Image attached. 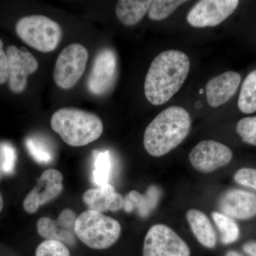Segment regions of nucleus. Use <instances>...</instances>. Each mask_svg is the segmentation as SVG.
Returning a JSON list of instances; mask_svg holds the SVG:
<instances>
[{
    "label": "nucleus",
    "mask_w": 256,
    "mask_h": 256,
    "mask_svg": "<svg viewBox=\"0 0 256 256\" xmlns=\"http://www.w3.org/2000/svg\"><path fill=\"white\" fill-rule=\"evenodd\" d=\"M190 68V58L181 50H165L156 56L144 80L146 100L154 106L169 101L182 86Z\"/></svg>",
    "instance_id": "1"
},
{
    "label": "nucleus",
    "mask_w": 256,
    "mask_h": 256,
    "mask_svg": "<svg viewBox=\"0 0 256 256\" xmlns=\"http://www.w3.org/2000/svg\"><path fill=\"white\" fill-rule=\"evenodd\" d=\"M192 126L188 111L172 106L160 112L146 127L143 143L153 156H162L180 146L188 137Z\"/></svg>",
    "instance_id": "2"
},
{
    "label": "nucleus",
    "mask_w": 256,
    "mask_h": 256,
    "mask_svg": "<svg viewBox=\"0 0 256 256\" xmlns=\"http://www.w3.org/2000/svg\"><path fill=\"white\" fill-rule=\"evenodd\" d=\"M50 126L64 142L72 146H87L98 139L104 132V124L98 116L74 108L56 111L50 119Z\"/></svg>",
    "instance_id": "3"
},
{
    "label": "nucleus",
    "mask_w": 256,
    "mask_h": 256,
    "mask_svg": "<svg viewBox=\"0 0 256 256\" xmlns=\"http://www.w3.org/2000/svg\"><path fill=\"white\" fill-rule=\"evenodd\" d=\"M75 233L87 246L102 250L118 242L121 226L114 218L96 210H87L77 217Z\"/></svg>",
    "instance_id": "4"
},
{
    "label": "nucleus",
    "mask_w": 256,
    "mask_h": 256,
    "mask_svg": "<svg viewBox=\"0 0 256 256\" xmlns=\"http://www.w3.org/2000/svg\"><path fill=\"white\" fill-rule=\"evenodd\" d=\"M16 32L28 46L38 52L48 53L57 48L62 40V28L44 15H31L18 20Z\"/></svg>",
    "instance_id": "5"
},
{
    "label": "nucleus",
    "mask_w": 256,
    "mask_h": 256,
    "mask_svg": "<svg viewBox=\"0 0 256 256\" xmlns=\"http://www.w3.org/2000/svg\"><path fill=\"white\" fill-rule=\"evenodd\" d=\"M88 60V50L80 44H70L64 48L56 62V84L65 90L75 86L85 72Z\"/></svg>",
    "instance_id": "6"
},
{
    "label": "nucleus",
    "mask_w": 256,
    "mask_h": 256,
    "mask_svg": "<svg viewBox=\"0 0 256 256\" xmlns=\"http://www.w3.org/2000/svg\"><path fill=\"white\" fill-rule=\"evenodd\" d=\"M190 247L178 234L164 224H156L144 238L143 256H190Z\"/></svg>",
    "instance_id": "7"
},
{
    "label": "nucleus",
    "mask_w": 256,
    "mask_h": 256,
    "mask_svg": "<svg viewBox=\"0 0 256 256\" xmlns=\"http://www.w3.org/2000/svg\"><path fill=\"white\" fill-rule=\"evenodd\" d=\"M117 74L118 60L114 50L111 48L100 50L96 56L88 78V89L96 96L108 94L116 84Z\"/></svg>",
    "instance_id": "8"
},
{
    "label": "nucleus",
    "mask_w": 256,
    "mask_h": 256,
    "mask_svg": "<svg viewBox=\"0 0 256 256\" xmlns=\"http://www.w3.org/2000/svg\"><path fill=\"white\" fill-rule=\"evenodd\" d=\"M238 4V0H202L190 10L186 20L194 28L216 26L233 14Z\"/></svg>",
    "instance_id": "9"
},
{
    "label": "nucleus",
    "mask_w": 256,
    "mask_h": 256,
    "mask_svg": "<svg viewBox=\"0 0 256 256\" xmlns=\"http://www.w3.org/2000/svg\"><path fill=\"white\" fill-rule=\"evenodd\" d=\"M233 158L232 150L216 141L203 140L190 152L188 159L192 166L203 173H210L230 162Z\"/></svg>",
    "instance_id": "10"
},
{
    "label": "nucleus",
    "mask_w": 256,
    "mask_h": 256,
    "mask_svg": "<svg viewBox=\"0 0 256 256\" xmlns=\"http://www.w3.org/2000/svg\"><path fill=\"white\" fill-rule=\"evenodd\" d=\"M15 46L6 50L9 63V87L14 94L23 92L28 85V76L36 72L38 63L30 52Z\"/></svg>",
    "instance_id": "11"
},
{
    "label": "nucleus",
    "mask_w": 256,
    "mask_h": 256,
    "mask_svg": "<svg viewBox=\"0 0 256 256\" xmlns=\"http://www.w3.org/2000/svg\"><path fill=\"white\" fill-rule=\"evenodd\" d=\"M63 176L60 171L50 169L44 172L36 186L24 200L23 206L28 214L36 213L42 205L60 196L63 190Z\"/></svg>",
    "instance_id": "12"
},
{
    "label": "nucleus",
    "mask_w": 256,
    "mask_h": 256,
    "mask_svg": "<svg viewBox=\"0 0 256 256\" xmlns=\"http://www.w3.org/2000/svg\"><path fill=\"white\" fill-rule=\"evenodd\" d=\"M77 216L75 212L66 208L56 220L42 217L37 222V230L46 240H56L65 246H74L76 244L75 223Z\"/></svg>",
    "instance_id": "13"
},
{
    "label": "nucleus",
    "mask_w": 256,
    "mask_h": 256,
    "mask_svg": "<svg viewBox=\"0 0 256 256\" xmlns=\"http://www.w3.org/2000/svg\"><path fill=\"white\" fill-rule=\"evenodd\" d=\"M222 214L230 218L246 220L256 216V196L244 190L226 192L220 201Z\"/></svg>",
    "instance_id": "14"
},
{
    "label": "nucleus",
    "mask_w": 256,
    "mask_h": 256,
    "mask_svg": "<svg viewBox=\"0 0 256 256\" xmlns=\"http://www.w3.org/2000/svg\"><path fill=\"white\" fill-rule=\"evenodd\" d=\"M240 80V74L235 72H225L210 79L205 88L208 105L218 108L230 100L236 92Z\"/></svg>",
    "instance_id": "15"
},
{
    "label": "nucleus",
    "mask_w": 256,
    "mask_h": 256,
    "mask_svg": "<svg viewBox=\"0 0 256 256\" xmlns=\"http://www.w3.org/2000/svg\"><path fill=\"white\" fill-rule=\"evenodd\" d=\"M82 200L89 210L100 213L108 210L118 212L124 208V198L109 183L87 190Z\"/></svg>",
    "instance_id": "16"
},
{
    "label": "nucleus",
    "mask_w": 256,
    "mask_h": 256,
    "mask_svg": "<svg viewBox=\"0 0 256 256\" xmlns=\"http://www.w3.org/2000/svg\"><path fill=\"white\" fill-rule=\"evenodd\" d=\"M186 218L198 242L208 248H214L216 234L207 216L201 210H190L186 214Z\"/></svg>",
    "instance_id": "17"
},
{
    "label": "nucleus",
    "mask_w": 256,
    "mask_h": 256,
    "mask_svg": "<svg viewBox=\"0 0 256 256\" xmlns=\"http://www.w3.org/2000/svg\"><path fill=\"white\" fill-rule=\"evenodd\" d=\"M159 196V188L156 186L149 188L144 194L137 191H131L124 197V208L126 212L137 210L138 214L146 218L156 208Z\"/></svg>",
    "instance_id": "18"
},
{
    "label": "nucleus",
    "mask_w": 256,
    "mask_h": 256,
    "mask_svg": "<svg viewBox=\"0 0 256 256\" xmlns=\"http://www.w3.org/2000/svg\"><path fill=\"white\" fill-rule=\"evenodd\" d=\"M152 2L150 0H120L116 5V16L126 26L137 24L148 12Z\"/></svg>",
    "instance_id": "19"
},
{
    "label": "nucleus",
    "mask_w": 256,
    "mask_h": 256,
    "mask_svg": "<svg viewBox=\"0 0 256 256\" xmlns=\"http://www.w3.org/2000/svg\"><path fill=\"white\" fill-rule=\"evenodd\" d=\"M92 169V180L97 186L109 183L112 170V159L110 152H96Z\"/></svg>",
    "instance_id": "20"
},
{
    "label": "nucleus",
    "mask_w": 256,
    "mask_h": 256,
    "mask_svg": "<svg viewBox=\"0 0 256 256\" xmlns=\"http://www.w3.org/2000/svg\"><path fill=\"white\" fill-rule=\"evenodd\" d=\"M238 106L244 114L256 112V70L250 72L242 82Z\"/></svg>",
    "instance_id": "21"
},
{
    "label": "nucleus",
    "mask_w": 256,
    "mask_h": 256,
    "mask_svg": "<svg viewBox=\"0 0 256 256\" xmlns=\"http://www.w3.org/2000/svg\"><path fill=\"white\" fill-rule=\"evenodd\" d=\"M212 216L220 230L222 244L228 245L236 242L240 236V229L235 220L220 212H212Z\"/></svg>",
    "instance_id": "22"
},
{
    "label": "nucleus",
    "mask_w": 256,
    "mask_h": 256,
    "mask_svg": "<svg viewBox=\"0 0 256 256\" xmlns=\"http://www.w3.org/2000/svg\"><path fill=\"white\" fill-rule=\"evenodd\" d=\"M186 2L182 0H154L148 10V16L153 21H162L168 18L180 5Z\"/></svg>",
    "instance_id": "23"
},
{
    "label": "nucleus",
    "mask_w": 256,
    "mask_h": 256,
    "mask_svg": "<svg viewBox=\"0 0 256 256\" xmlns=\"http://www.w3.org/2000/svg\"><path fill=\"white\" fill-rule=\"evenodd\" d=\"M26 146L32 158L40 164H48L54 158L53 152L44 141L36 137L28 138Z\"/></svg>",
    "instance_id": "24"
},
{
    "label": "nucleus",
    "mask_w": 256,
    "mask_h": 256,
    "mask_svg": "<svg viewBox=\"0 0 256 256\" xmlns=\"http://www.w3.org/2000/svg\"><path fill=\"white\" fill-rule=\"evenodd\" d=\"M16 161V152L14 146L8 142L0 143V168L2 172L12 174Z\"/></svg>",
    "instance_id": "25"
},
{
    "label": "nucleus",
    "mask_w": 256,
    "mask_h": 256,
    "mask_svg": "<svg viewBox=\"0 0 256 256\" xmlns=\"http://www.w3.org/2000/svg\"><path fill=\"white\" fill-rule=\"evenodd\" d=\"M236 132L244 142L256 146V116L244 118L236 124Z\"/></svg>",
    "instance_id": "26"
},
{
    "label": "nucleus",
    "mask_w": 256,
    "mask_h": 256,
    "mask_svg": "<svg viewBox=\"0 0 256 256\" xmlns=\"http://www.w3.org/2000/svg\"><path fill=\"white\" fill-rule=\"evenodd\" d=\"M36 256H70L68 247L62 242L46 240L37 247Z\"/></svg>",
    "instance_id": "27"
},
{
    "label": "nucleus",
    "mask_w": 256,
    "mask_h": 256,
    "mask_svg": "<svg viewBox=\"0 0 256 256\" xmlns=\"http://www.w3.org/2000/svg\"><path fill=\"white\" fill-rule=\"evenodd\" d=\"M234 180L239 184L244 185L256 190V170L242 168L234 175Z\"/></svg>",
    "instance_id": "28"
},
{
    "label": "nucleus",
    "mask_w": 256,
    "mask_h": 256,
    "mask_svg": "<svg viewBox=\"0 0 256 256\" xmlns=\"http://www.w3.org/2000/svg\"><path fill=\"white\" fill-rule=\"evenodd\" d=\"M9 78V63L8 55L3 48V42L0 38V85L8 82Z\"/></svg>",
    "instance_id": "29"
},
{
    "label": "nucleus",
    "mask_w": 256,
    "mask_h": 256,
    "mask_svg": "<svg viewBox=\"0 0 256 256\" xmlns=\"http://www.w3.org/2000/svg\"><path fill=\"white\" fill-rule=\"evenodd\" d=\"M244 252L249 256H256V242H249L242 247Z\"/></svg>",
    "instance_id": "30"
},
{
    "label": "nucleus",
    "mask_w": 256,
    "mask_h": 256,
    "mask_svg": "<svg viewBox=\"0 0 256 256\" xmlns=\"http://www.w3.org/2000/svg\"><path fill=\"white\" fill-rule=\"evenodd\" d=\"M226 256H244L239 252H235V250H230V252H227L226 254Z\"/></svg>",
    "instance_id": "31"
},
{
    "label": "nucleus",
    "mask_w": 256,
    "mask_h": 256,
    "mask_svg": "<svg viewBox=\"0 0 256 256\" xmlns=\"http://www.w3.org/2000/svg\"><path fill=\"white\" fill-rule=\"evenodd\" d=\"M3 206H4V202H3L2 196L1 193H0V212L2 210Z\"/></svg>",
    "instance_id": "32"
}]
</instances>
